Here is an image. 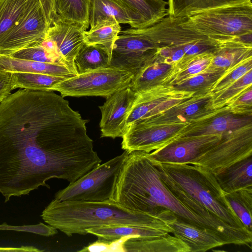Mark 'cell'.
I'll use <instances>...</instances> for the list:
<instances>
[{"label": "cell", "mask_w": 252, "mask_h": 252, "mask_svg": "<svg viewBox=\"0 0 252 252\" xmlns=\"http://www.w3.org/2000/svg\"><path fill=\"white\" fill-rule=\"evenodd\" d=\"M137 96L128 86L106 97L105 102L99 107L101 137H123L128 115Z\"/></svg>", "instance_id": "obj_13"}, {"label": "cell", "mask_w": 252, "mask_h": 252, "mask_svg": "<svg viewBox=\"0 0 252 252\" xmlns=\"http://www.w3.org/2000/svg\"><path fill=\"white\" fill-rule=\"evenodd\" d=\"M45 11L47 20L51 25L55 16V0H40Z\"/></svg>", "instance_id": "obj_42"}, {"label": "cell", "mask_w": 252, "mask_h": 252, "mask_svg": "<svg viewBox=\"0 0 252 252\" xmlns=\"http://www.w3.org/2000/svg\"><path fill=\"white\" fill-rule=\"evenodd\" d=\"M50 27L43 5L36 0L18 23L0 38V55L8 56L41 42Z\"/></svg>", "instance_id": "obj_10"}, {"label": "cell", "mask_w": 252, "mask_h": 252, "mask_svg": "<svg viewBox=\"0 0 252 252\" xmlns=\"http://www.w3.org/2000/svg\"><path fill=\"white\" fill-rule=\"evenodd\" d=\"M252 156V125L223 133L220 140L190 164L202 166L216 175Z\"/></svg>", "instance_id": "obj_9"}, {"label": "cell", "mask_w": 252, "mask_h": 252, "mask_svg": "<svg viewBox=\"0 0 252 252\" xmlns=\"http://www.w3.org/2000/svg\"><path fill=\"white\" fill-rule=\"evenodd\" d=\"M90 29L114 24H127L132 28H143L142 19L116 0H91L89 13Z\"/></svg>", "instance_id": "obj_19"}, {"label": "cell", "mask_w": 252, "mask_h": 252, "mask_svg": "<svg viewBox=\"0 0 252 252\" xmlns=\"http://www.w3.org/2000/svg\"><path fill=\"white\" fill-rule=\"evenodd\" d=\"M36 0H0V38L10 31Z\"/></svg>", "instance_id": "obj_32"}, {"label": "cell", "mask_w": 252, "mask_h": 252, "mask_svg": "<svg viewBox=\"0 0 252 252\" xmlns=\"http://www.w3.org/2000/svg\"><path fill=\"white\" fill-rule=\"evenodd\" d=\"M113 199L128 209L161 219L164 211L168 210L183 221L218 234L227 244H235L219 228L191 211L176 197L161 181L149 153L140 151L129 153L119 173Z\"/></svg>", "instance_id": "obj_2"}, {"label": "cell", "mask_w": 252, "mask_h": 252, "mask_svg": "<svg viewBox=\"0 0 252 252\" xmlns=\"http://www.w3.org/2000/svg\"><path fill=\"white\" fill-rule=\"evenodd\" d=\"M175 63L159 61L155 56L147 63L134 75L129 87L135 93L152 87L163 85L164 80L174 67Z\"/></svg>", "instance_id": "obj_23"}, {"label": "cell", "mask_w": 252, "mask_h": 252, "mask_svg": "<svg viewBox=\"0 0 252 252\" xmlns=\"http://www.w3.org/2000/svg\"><path fill=\"white\" fill-rule=\"evenodd\" d=\"M149 30L130 28L120 32L113 46L109 67L125 69L135 75L159 48Z\"/></svg>", "instance_id": "obj_8"}, {"label": "cell", "mask_w": 252, "mask_h": 252, "mask_svg": "<svg viewBox=\"0 0 252 252\" xmlns=\"http://www.w3.org/2000/svg\"><path fill=\"white\" fill-rule=\"evenodd\" d=\"M87 120L52 91L22 89L0 102V193L4 202L69 183L101 164Z\"/></svg>", "instance_id": "obj_1"}, {"label": "cell", "mask_w": 252, "mask_h": 252, "mask_svg": "<svg viewBox=\"0 0 252 252\" xmlns=\"http://www.w3.org/2000/svg\"><path fill=\"white\" fill-rule=\"evenodd\" d=\"M137 94L126 120V128L136 121L163 112L189 98L194 94L178 90L171 85H159Z\"/></svg>", "instance_id": "obj_12"}, {"label": "cell", "mask_w": 252, "mask_h": 252, "mask_svg": "<svg viewBox=\"0 0 252 252\" xmlns=\"http://www.w3.org/2000/svg\"><path fill=\"white\" fill-rule=\"evenodd\" d=\"M215 41L217 47L209 68L228 70L252 59V45L232 40Z\"/></svg>", "instance_id": "obj_21"}, {"label": "cell", "mask_w": 252, "mask_h": 252, "mask_svg": "<svg viewBox=\"0 0 252 252\" xmlns=\"http://www.w3.org/2000/svg\"><path fill=\"white\" fill-rule=\"evenodd\" d=\"M223 193L252 187V156L214 175Z\"/></svg>", "instance_id": "obj_24"}, {"label": "cell", "mask_w": 252, "mask_h": 252, "mask_svg": "<svg viewBox=\"0 0 252 252\" xmlns=\"http://www.w3.org/2000/svg\"><path fill=\"white\" fill-rule=\"evenodd\" d=\"M227 106L234 114L252 115V86L247 89Z\"/></svg>", "instance_id": "obj_39"}, {"label": "cell", "mask_w": 252, "mask_h": 252, "mask_svg": "<svg viewBox=\"0 0 252 252\" xmlns=\"http://www.w3.org/2000/svg\"><path fill=\"white\" fill-rule=\"evenodd\" d=\"M222 134L179 137L166 145L149 153L151 158L160 163L189 164L217 143Z\"/></svg>", "instance_id": "obj_14"}, {"label": "cell", "mask_w": 252, "mask_h": 252, "mask_svg": "<svg viewBox=\"0 0 252 252\" xmlns=\"http://www.w3.org/2000/svg\"><path fill=\"white\" fill-rule=\"evenodd\" d=\"M8 56L27 61L57 63L65 65L44 40L35 45L16 51Z\"/></svg>", "instance_id": "obj_36"}, {"label": "cell", "mask_w": 252, "mask_h": 252, "mask_svg": "<svg viewBox=\"0 0 252 252\" xmlns=\"http://www.w3.org/2000/svg\"><path fill=\"white\" fill-rule=\"evenodd\" d=\"M251 86H252V69L225 89L212 94L214 108L228 105Z\"/></svg>", "instance_id": "obj_35"}, {"label": "cell", "mask_w": 252, "mask_h": 252, "mask_svg": "<svg viewBox=\"0 0 252 252\" xmlns=\"http://www.w3.org/2000/svg\"><path fill=\"white\" fill-rule=\"evenodd\" d=\"M233 68L225 70L208 67L203 71L172 86L178 90L192 93L194 94L210 93L212 87L216 82Z\"/></svg>", "instance_id": "obj_31"}, {"label": "cell", "mask_w": 252, "mask_h": 252, "mask_svg": "<svg viewBox=\"0 0 252 252\" xmlns=\"http://www.w3.org/2000/svg\"><path fill=\"white\" fill-rule=\"evenodd\" d=\"M134 76L131 72L107 67L84 73L59 83L54 91L66 96L107 97L129 86Z\"/></svg>", "instance_id": "obj_7"}, {"label": "cell", "mask_w": 252, "mask_h": 252, "mask_svg": "<svg viewBox=\"0 0 252 252\" xmlns=\"http://www.w3.org/2000/svg\"><path fill=\"white\" fill-rule=\"evenodd\" d=\"M164 220L172 229L174 236L189 247L190 252H205L216 247L227 245L224 239L218 234L183 221L171 212L168 213Z\"/></svg>", "instance_id": "obj_18"}, {"label": "cell", "mask_w": 252, "mask_h": 252, "mask_svg": "<svg viewBox=\"0 0 252 252\" xmlns=\"http://www.w3.org/2000/svg\"><path fill=\"white\" fill-rule=\"evenodd\" d=\"M85 31L82 25L65 21L55 16L45 37L53 42L58 55L66 66L77 75L74 60L85 44Z\"/></svg>", "instance_id": "obj_16"}, {"label": "cell", "mask_w": 252, "mask_h": 252, "mask_svg": "<svg viewBox=\"0 0 252 252\" xmlns=\"http://www.w3.org/2000/svg\"><path fill=\"white\" fill-rule=\"evenodd\" d=\"M130 237H123L113 241H107L98 239L87 247L79 251L81 252H124V242Z\"/></svg>", "instance_id": "obj_40"}, {"label": "cell", "mask_w": 252, "mask_h": 252, "mask_svg": "<svg viewBox=\"0 0 252 252\" xmlns=\"http://www.w3.org/2000/svg\"><path fill=\"white\" fill-rule=\"evenodd\" d=\"M189 123L151 125L137 121L128 126L123 135L122 148L150 153L176 139Z\"/></svg>", "instance_id": "obj_11"}, {"label": "cell", "mask_w": 252, "mask_h": 252, "mask_svg": "<svg viewBox=\"0 0 252 252\" xmlns=\"http://www.w3.org/2000/svg\"><path fill=\"white\" fill-rule=\"evenodd\" d=\"M15 89L13 73L2 71L0 72V102L11 94V92Z\"/></svg>", "instance_id": "obj_41"}, {"label": "cell", "mask_w": 252, "mask_h": 252, "mask_svg": "<svg viewBox=\"0 0 252 252\" xmlns=\"http://www.w3.org/2000/svg\"><path fill=\"white\" fill-rule=\"evenodd\" d=\"M2 71L42 73L66 79L78 75L63 64L41 63L0 55V72Z\"/></svg>", "instance_id": "obj_20"}, {"label": "cell", "mask_w": 252, "mask_h": 252, "mask_svg": "<svg viewBox=\"0 0 252 252\" xmlns=\"http://www.w3.org/2000/svg\"><path fill=\"white\" fill-rule=\"evenodd\" d=\"M129 152L100 164L58 191L55 199L59 201H100L113 199L117 179Z\"/></svg>", "instance_id": "obj_6"}, {"label": "cell", "mask_w": 252, "mask_h": 252, "mask_svg": "<svg viewBox=\"0 0 252 252\" xmlns=\"http://www.w3.org/2000/svg\"><path fill=\"white\" fill-rule=\"evenodd\" d=\"M111 53L104 46L85 43L79 50L74 60L78 74L109 67Z\"/></svg>", "instance_id": "obj_28"}, {"label": "cell", "mask_w": 252, "mask_h": 252, "mask_svg": "<svg viewBox=\"0 0 252 252\" xmlns=\"http://www.w3.org/2000/svg\"><path fill=\"white\" fill-rule=\"evenodd\" d=\"M40 250L32 246H21L20 247H0V252H41Z\"/></svg>", "instance_id": "obj_43"}, {"label": "cell", "mask_w": 252, "mask_h": 252, "mask_svg": "<svg viewBox=\"0 0 252 252\" xmlns=\"http://www.w3.org/2000/svg\"><path fill=\"white\" fill-rule=\"evenodd\" d=\"M14 88L40 91H53L65 78L37 73H14Z\"/></svg>", "instance_id": "obj_34"}, {"label": "cell", "mask_w": 252, "mask_h": 252, "mask_svg": "<svg viewBox=\"0 0 252 252\" xmlns=\"http://www.w3.org/2000/svg\"><path fill=\"white\" fill-rule=\"evenodd\" d=\"M90 0H55V16L65 21L82 25L87 30L89 27Z\"/></svg>", "instance_id": "obj_30"}, {"label": "cell", "mask_w": 252, "mask_h": 252, "mask_svg": "<svg viewBox=\"0 0 252 252\" xmlns=\"http://www.w3.org/2000/svg\"><path fill=\"white\" fill-rule=\"evenodd\" d=\"M224 196L244 227L252 232V187L224 193Z\"/></svg>", "instance_id": "obj_33"}, {"label": "cell", "mask_w": 252, "mask_h": 252, "mask_svg": "<svg viewBox=\"0 0 252 252\" xmlns=\"http://www.w3.org/2000/svg\"><path fill=\"white\" fill-rule=\"evenodd\" d=\"M213 57V53L184 56L175 63L163 85L172 86L203 71L210 66Z\"/></svg>", "instance_id": "obj_25"}, {"label": "cell", "mask_w": 252, "mask_h": 252, "mask_svg": "<svg viewBox=\"0 0 252 252\" xmlns=\"http://www.w3.org/2000/svg\"><path fill=\"white\" fill-rule=\"evenodd\" d=\"M41 217L46 223L69 237L86 235L87 229L113 225H134L172 232L160 218L128 209L114 199L63 201L54 199Z\"/></svg>", "instance_id": "obj_3"}, {"label": "cell", "mask_w": 252, "mask_h": 252, "mask_svg": "<svg viewBox=\"0 0 252 252\" xmlns=\"http://www.w3.org/2000/svg\"><path fill=\"white\" fill-rule=\"evenodd\" d=\"M123 248L124 252H190L185 242L169 233L152 238H130L124 242Z\"/></svg>", "instance_id": "obj_22"}, {"label": "cell", "mask_w": 252, "mask_h": 252, "mask_svg": "<svg viewBox=\"0 0 252 252\" xmlns=\"http://www.w3.org/2000/svg\"><path fill=\"white\" fill-rule=\"evenodd\" d=\"M136 14L144 28L150 27L167 15V2L164 0H116Z\"/></svg>", "instance_id": "obj_29"}, {"label": "cell", "mask_w": 252, "mask_h": 252, "mask_svg": "<svg viewBox=\"0 0 252 252\" xmlns=\"http://www.w3.org/2000/svg\"><path fill=\"white\" fill-rule=\"evenodd\" d=\"M87 234L96 236L98 239L113 241L123 237L152 238L169 233L163 230L134 225H113L87 229Z\"/></svg>", "instance_id": "obj_27"}, {"label": "cell", "mask_w": 252, "mask_h": 252, "mask_svg": "<svg viewBox=\"0 0 252 252\" xmlns=\"http://www.w3.org/2000/svg\"><path fill=\"white\" fill-rule=\"evenodd\" d=\"M252 69V59H250L230 70L218 80L212 87L210 93L213 94L222 91Z\"/></svg>", "instance_id": "obj_38"}, {"label": "cell", "mask_w": 252, "mask_h": 252, "mask_svg": "<svg viewBox=\"0 0 252 252\" xmlns=\"http://www.w3.org/2000/svg\"><path fill=\"white\" fill-rule=\"evenodd\" d=\"M251 125L252 115L234 114L225 106L189 124L177 137L223 134Z\"/></svg>", "instance_id": "obj_15"}, {"label": "cell", "mask_w": 252, "mask_h": 252, "mask_svg": "<svg viewBox=\"0 0 252 252\" xmlns=\"http://www.w3.org/2000/svg\"><path fill=\"white\" fill-rule=\"evenodd\" d=\"M252 2V0H168L167 15L187 17L212 9Z\"/></svg>", "instance_id": "obj_26"}, {"label": "cell", "mask_w": 252, "mask_h": 252, "mask_svg": "<svg viewBox=\"0 0 252 252\" xmlns=\"http://www.w3.org/2000/svg\"><path fill=\"white\" fill-rule=\"evenodd\" d=\"M119 24L106 25L84 32L85 43L100 44L106 47L111 53L113 45L121 32Z\"/></svg>", "instance_id": "obj_37"}, {"label": "cell", "mask_w": 252, "mask_h": 252, "mask_svg": "<svg viewBox=\"0 0 252 252\" xmlns=\"http://www.w3.org/2000/svg\"><path fill=\"white\" fill-rule=\"evenodd\" d=\"M153 162L160 174L213 215L234 227L246 228L226 202L223 192L210 171L189 164Z\"/></svg>", "instance_id": "obj_4"}, {"label": "cell", "mask_w": 252, "mask_h": 252, "mask_svg": "<svg viewBox=\"0 0 252 252\" xmlns=\"http://www.w3.org/2000/svg\"><path fill=\"white\" fill-rule=\"evenodd\" d=\"M215 109L213 106L212 94L208 92L194 94L157 116L138 121L151 125L189 124L204 117Z\"/></svg>", "instance_id": "obj_17"}, {"label": "cell", "mask_w": 252, "mask_h": 252, "mask_svg": "<svg viewBox=\"0 0 252 252\" xmlns=\"http://www.w3.org/2000/svg\"><path fill=\"white\" fill-rule=\"evenodd\" d=\"M181 25L214 41L252 32V3L220 7L185 17Z\"/></svg>", "instance_id": "obj_5"}]
</instances>
